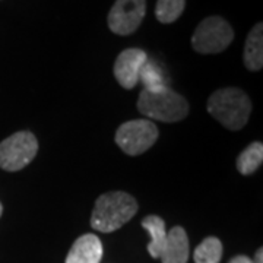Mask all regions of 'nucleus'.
<instances>
[{
    "label": "nucleus",
    "mask_w": 263,
    "mask_h": 263,
    "mask_svg": "<svg viewBox=\"0 0 263 263\" xmlns=\"http://www.w3.org/2000/svg\"><path fill=\"white\" fill-rule=\"evenodd\" d=\"M103 259V243L94 234H84L70 247L66 263H100Z\"/></svg>",
    "instance_id": "obj_9"
},
{
    "label": "nucleus",
    "mask_w": 263,
    "mask_h": 263,
    "mask_svg": "<svg viewBox=\"0 0 263 263\" xmlns=\"http://www.w3.org/2000/svg\"><path fill=\"white\" fill-rule=\"evenodd\" d=\"M37 152V138L31 132H16L0 142V168L5 171L25 168L35 158Z\"/></svg>",
    "instance_id": "obj_5"
},
{
    "label": "nucleus",
    "mask_w": 263,
    "mask_h": 263,
    "mask_svg": "<svg viewBox=\"0 0 263 263\" xmlns=\"http://www.w3.org/2000/svg\"><path fill=\"white\" fill-rule=\"evenodd\" d=\"M222 257V243L216 237H208L197 246L193 259L195 263H219Z\"/></svg>",
    "instance_id": "obj_15"
},
{
    "label": "nucleus",
    "mask_w": 263,
    "mask_h": 263,
    "mask_svg": "<svg viewBox=\"0 0 263 263\" xmlns=\"http://www.w3.org/2000/svg\"><path fill=\"white\" fill-rule=\"evenodd\" d=\"M252 263H263V249H259L256 254H254V259Z\"/></svg>",
    "instance_id": "obj_18"
},
{
    "label": "nucleus",
    "mask_w": 263,
    "mask_h": 263,
    "mask_svg": "<svg viewBox=\"0 0 263 263\" xmlns=\"http://www.w3.org/2000/svg\"><path fill=\"white\" fill-rule=\"evenodd\" d=\"M245 66L257 72L263 67V24H256L245 43Z\"/></svg>",
    "instance_id": "obj_11"
},
{
    "label": "nucleus",
    "mask_w": 263,
    "mask_h": 263,
    "mask_svg": "<svg viewBox=\"0 0 263 263\" xmlns=\"http://www.w3.org/2000/svg\"><path fill=\"white\" fill-rule=\"evenodd\" d=\"M146 0H116L108 13V28L117 35H130L145 18Z\"/></svg>",
    "instance_id": "obj_7"
},
{
    "label": "nucleus",
    "mask_w": 263,
    "mask_h": 263,
    "mask_svg": "<svg viewBox=\"0 0 263 263\" xmlns=\"http://www.w3.org/2000/svg\"><path fill=\"white\" fill-rule=\"evenodd\" d=\"M142 227L149 233L151 237L148 253L154 259H160L162 249L165 246V240H167V230H165L164 219L158 215H149L142 221Z\"/></svg>",
    "instance_id": "obj_12"
},
{
    "label": "nucleus",
    "mask_w": 263,
    "mask_h": 263,
    "mask_svg": "<svg viewBox=\"0 0 263 263\" xmlns=\"http://www.w3.org/2000/svg\"><path fill=\"white\" fill-rule=\"evenodd\" d=\"M138 202L126 192H108L97 199L91 226L100 233H113L127 224L138 212Z\"/></svg>",
    "instance_id": "obj_1"
},
{
    "label": "nucleus",
    "mask_w": 263,
    "mask_h": 263,
    "mask_svg": "<svg viewBox=\"0 0 263 263\" xmlns=\"http://www.w3.org/2000/svg\"><path fill=\"white\" fill-rule=\"evenodd\" d=\"M263 145L262 142H253L246 148L237 158V170L243 176H250L262 165Z\"/></svg>",
    "instance_id": "obj_13"
},
{
    "label": "nucleus",
    "mask_w": 263,
    "mask_h": 263,
    "mask_svg": "<svg viewBox=\"0 0 263 263\" xmlns=\"http://www.w3.org/2000/svg\"><path fill=\"white\" fill-rule=\"evenodd\" d=\"M160 259L162 263H187L189 238L183 227H174L167 233Z\"/></svg>",
    "instance_id": "obj_10"
},
{
    "label": "nucleus",
    "mask_w": 263,
    "mask_h": 263,
    "mask_svg": "<svg viewBox=\"0 0 263 263\" xmlns=\"http://www.w3.org/2000/svg\"><path fill=\"white\" fill-rule=\"evenodd\" d=\"M158 139V127L146 119L123 123L116 132V142L127 155L136 157L148 151Z\"/></svg>",
    "instance_id": "obj_6"
},
{
    "label": "nucleus",
    "mask_w": 263,
    "mask_h": 263,
    "mask_svg": "<svg viewBox=\"0 0 263 263\" xmlns=\"http://www.w3.org/2000/svg\"><path fill=\"white\" fill-rule=\"evenodd\" d=\"M234 40V31L221 16L205 18L195 29L192 47L200 54H216L228 48Z\"/></svg>",
    "instance_id": "obj_4"
},
{
    "label": "nucleus",
    "mask_w": 263,
    "mask_h": 263,
    "mask_svg": "<svg viewBox=\"0 0 263 263\" xmlns=\"http://www.w3.org/2000/svg\"><path fill=\"white\" fill-rule=\"evenodd\" d=\"M139 82L143 85V89H149V91L170 88L162 69L155 62H151L149 59L142 66L139 72Z\"/></svg>",
    "instance_id": "obj_14"
},
{
    "label": "nucleus",
    "mask_w": 263,
    "mask_h": 263,
    "mask_svg": "<svg viewBox=\"0 0 263 263\" xmlns=\"http://www.w3.org/2000/svg\"><path fill=\"white\" fill-rule=\"evenodd\" d=\"M208 111L230 130L243 129L252 113L249 95L238 88L218 89L208 100Z\"/></svg>",
    "instance_id": "obj_2"
},
{
    "label": "nucleus",
    "mask_w": 263,
    "mask_h": 263,
    "mask_svg": "<svg viewBox=\"0 0 263 263\" xmlns=\"http://www.w3.org/2000/svg\"><path fill=\"white\" fill-rule=\"evenodd\" d=\"M138 110L141 114L164 123L181 122L189 114V104L183 95L171 88L158 91L143 89L138 100Z\"/></svg>",
    "instance_id": "obj_3"
},
{
    "label": "nucleus",
    "mask_w": 263,
    "mask_h": 263,
    "mask_svg": "<svg viewBox=\"0 0 263 263\" xmlns=\"http://www.w3.org/2000/svg\"><path fill=\"white\" fill-rule=\"evenodd\" d=\"M2 212H3V206H2V203H0V216H2Z\"/></svg>",
    "instance_id": "obj_19"
},
{
    "label": "nucleus",
    "mask_w": 263,
    "mask_h": 263,
    "mask_svg": "<svg viewBox=\"0 0 263 263\" xmlns=\"http://www.w3.org/2000/svg\"><path fill=\"white\" fill-rule=\"evenodd\" d=\"M186 8V0H158L155 16L161 24H173L181 16Z\"/></svg>",
    "instance_id": "obj_16"
},
{
    "label": "nucleus",
    "mask_w": 263,
    "mask_h": 263,
    "mask_svg": "<svg viewBox=\"0 0 263 263\" xmlns=\"http://www.w3.org/2000/svg\"><path fill=\"white\" fill-rule=\"evenodd\" d=\"M230 263H252V259H249L247 256H235L230 260Z\"/></svg>",
    "instance_id": "obj_17"
},
{
    "label": "nucleus",
    "mask_w": 263,
    "mask_h": 263,
    "mask_svg": "<svg viewBox=\"0 0 263 263\" xmlns=\"http://www.w3.org/2000/svg\"><path fill=\"white\" fill-rule=\"evenodd\" d=\"M148 60L146 53L141 48L123 50L114 62V78L124 89H132L139 82V72Z\"/></svg>",
    "instance_id": "obj_8"
}]
</instances>
